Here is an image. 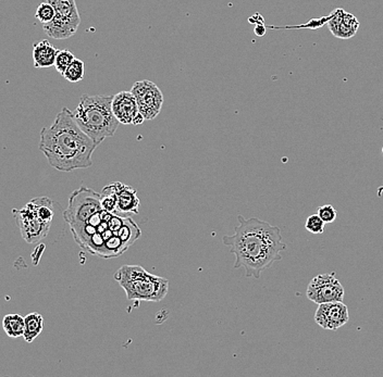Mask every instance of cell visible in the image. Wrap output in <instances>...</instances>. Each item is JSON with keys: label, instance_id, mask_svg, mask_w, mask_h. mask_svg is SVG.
<instances>
[{"label": "cell", "instance_id": "1", "mask_svg": "<svg viewBox=\"0 0 383 377\" xmlns=\"http://www.w3.org/2000/svg\"><path fill=\"white\" fill-rule=\"evenodd\" d=\"M237 219L234 234L223 236L222 243L237 258L234 269L244 267L246 277L260 279L263 271L282 259L281 253L287 249L281 229L256 217L247 220L239 215Z\"/></svg>", "mask_w": 383, "mask_h": 377}, {"label": "cell", "instance_id": "12", "mask_svg": "<svg viewBox=\"0 0 383 377\" xmlns=\"http://www.w3.org/2000/svg\"><path fill=\"white\" fill-rule=\"evenodd\" d=\"M328 27L331 33L339 39H351L356 34L359 27V22L354 15L343 9L335 10L328 21Z\"/></svg>", "mask_w": 383, "mask_h": 377}, {"label": "cell", "instance_id": "5", "mask_svg": "<svg viewBox=\"0 0 383 377\" xmlns=\"http://www.w3.org/2000/svg\"><path fill=\"white\" fill-rule=\"evenodd\" d=\"M22 237L29 244H35L47 236L53 222L54 203L47 197H39L20 210H13Z\"/></svg>", "mask_w": 383, "mask_h": 377}, {"label": "cell", "instance_id": "4", "mask_svg": "<svg viewBox=\"0 0 383 377\" xmlns=\"http://www.w3.org/2000/svg\"><path fill=\"white\" fill-rule=\"evenodd\" d=\"M113 277L125 291L127 300L159 302L169 291L167 279L151 274L139 265H123Z\"/></svg>", "mask_w": 383, "mask_h": 377}, {"label": "cell", "instance_id": "24", "mask_svg": "<svg viewBox=\"0 0 383 377\" xmlns=\"http://www.w3.org/2000/svg\"><path fill=\"white\" fill-rule=\"evenodd\" d=\"M144 122H145V117H143L142 113H137V117H134V120H133V123H132V124L142 125Z\"/></svg>", "mask_w": 383, "mask_h": 377}, {"label": "cell", "instance_id": "13", "mask_svg": "<svg viewBox=\"0 0 383 377\" xmlns=\"http://www.w3.org/2000/svg\"><path fill=\"white\" fill-rule=\"evenodd\" d=\"M137 193V189L123 183H118L117 205L113 215L123 217L137 215L139 210V199Z\"/></svg>", "mask_w": 383, "mask_h": 377}, {"label": "cell", "instance_id": "21", "mask_svg": "<svg viewBox=\"0 0 383 377\" xmlns=\"http://www.w3.org/2000/svg\"><path fill=\"white\" fill-rule=\"evenodd\" d=\"M317 215L321 217V220L326 224L334 222L337 220V217H338V212L335 210L334 207L331 205H323L319 207Z\"/></svg>", "mask_w": 383, "mask_h": 377}, {"label": "cell", "instance_id": "22", "mask_svg": "<svg viewBox=\"0 0 383 377\" xmlns=\"http://www.w3.org/2000/svg\"><path fill=\"white\" fill-rule=\"evenodd\" d=\"M267 27L263 25V24H257L256 27H255L254 33L255 35L259 36V37H261V36L265 35L266 34Z\"/></svg>", "mask_w": 383, "mask_h": 377}, {"label": "cell", "instance_id": "2", "mask_svg": "<svg viewBox=\"0 0 383 377\" xmlns=\"http://www.w3.org/2000/svg\"><path fill=\"white\" fill-rule=\"evenodd\" d=\"M39 147L51 167L61 172H71L92 167V155L99 145L79 127L73 113L65 107L51 127L42 129Z\"/></svg>", "mask_w": 383, "mask_h": 377}, {"label": "cell", "instance_id": "9", "mask_svg": "<svg viewBox=\"0 0 383 377\" xmlns=\"http://www.w3.org/2000/svg\"><path fill=\"white\" fill-rule=\"evenodd\" d=\"M132 94L137 99L139 113L145 120H153L158 117L163 105V91L153 82L149 79L137 82L132 87Z\"/></svg>", "mask_w": 383, "mask_h": 377}, {"label": "cell", "instance_id": "17", "mask_svg": "<svg viewBox=\"0 0 383 377\" xmlns=\"http://www.w3.org/2000/svg\"><path fill=\"white\" fill-rule=\"evenodd\" d=\"M63 77L70 83H79L85 77V63L75 58L71 65L63 72Z\"/></svg>", "mask_w": 383, "mask_h": 377}, {"label": "cell", "instance_id": "14", "mask_svg": "<svg viewBox=\"0 0 383 377\" xmlns=\"http://www.w3.org/2000/svg\"><path fill=\"white\" fill-rule=\"evenodd\" d=\"M58 49L48 41L43 39L33 45V60L35 68H51L55 65Z\"/></svg>", "mask_w": 383, "mask_h": 377}, {"label": "cell", "instance_id": "7", "mask_svg": "<svg viewBox=\"0 0 383 377\" xmlns=\"http://www.w3.org/2000/svg\"><path fill=\"white\" fill-rule=\"evenodd\" d=\"M46 1L53 5L56 12L53 21L43 24L46 35L55 39H67L75 35L81 24V17L75 0Z\"/></svg>", "mask_w": 383, "mask_h": 377}, {"label": "cell", "instance_id": "11", "mask_svg": "<svg viewBox=\"0 0 383 377\" xmlns=\"http://www.w3.org/2000/svg\"><path fill=\"white\" fill-rule=\"evenodd\" d=\"M113 113L121 124H132L139 113L137 99L131 91H123L113 95L111 103Z\"/></svg>", "mask_w": 383, "mask_h": 377}, {"label": "cell", "instance_id": "25", "mask_svg": "<svg viewBox=\"0 0 383 377\" xmlns=\"http://www.w3.org/2000/svg\"><path fill=\"white\" fill-rule=\"evenodd\" d=\"M382 153H383V147H382Z\"/></svg>", "mask_w": 383, "mask_h": 377}, {"label": "cell", "instance_id": "15", "mask_svg": "<svg viewBox=\"0 0 383 377\" xmlns=\"http://www.w3.org/2000/svg\"><path fill=\"white\" fill-rule=\"evenodd\" d=\"M24 340L31 344L34 339L41 335L42 331L44 328V318L43 315L37 312L30 313L24 318Z\"/></svg>", "mask_w": 383, "mask_h": 377}, {"label": "cell", "instance_id": "16", "mask_svg": "<svg viewBox=\"0 0 383 377\" xmlns=\"http://www.w3.org/2000/svg\"><path fill=\"white\" fill-rule=\"evenodd\" d=\"M24 327H25V323H24V318L22 315L13 313V314H7L4 318V331L11 338L23 336Z\"/></svg>", "mask_w": 383, "mask_h": 377}, {"label": "cell", "instance_id": "20", "mask_svg": "<svg viewBox=\"0 0 383 377\" xmlns=\"http://www.w3.org/2000/svg\"><path fill=\"white\" fill-rule=\"evenodd\" d=\"M325 225L326 223L321 220L318 215H313L308 217L305 223V229L311 234H322L325 232Z\"/></svg>", "mask_w": 383, "mask_h": 377}, {"label": "cell", "instance_id": "18", "mask_svg": "<svg viewBox=\"0 0 383 377\" xmlns=\"http://www.w3.org/2000/svg\"><path fill=\"white\" fill-rule=\"evenodd\" d=\"M55 13L53 5L48 3V1H44V3L39 4V7L36 9L35 18L42 24H47L53 21L54 18H55Z\"/></svg>", "mask_w": 383, "mask_h": 377}, {"label": "cell", "instance_id": "19", "mask_svg": "<svg viewBox=\"0 0 383 377\" xmlns=\"http://www.w3.org/2000/svg\"><path fill=\"white\" fill-rule=\"evenodd\" d=\"M75 59V56L71 53L70 51H58L57 56H56L55 65L58 72L60 75H63V72L67 70V68L71 65L72 61Z\"/></svg>", "mask_w": 383, "mask_h": 377}, {"label": "cell", "instance_id": "6", "mask_svg": "<svg viewBox=\"0 0 383 377\" xmlns=\"http://www.w3.org/2000/svg\"><path fill=\"white\" fill-rule=\"evenodd\" d=\"M99 210H101V193L81 186L71 193L69 205L63 212V217L72 232L87 224L89 219Z\"/></svg>", "mask_w": 383, "mask_h": 377}, {"label": "cell", "instance_id": "8", "mask_svg": "<svg viewBox=\"0 0 383 377\" xmlns=\"http://www.w3.org/2000/svg\"><path fill=\"white\" fill-rule=\"evenodd\" d=\"M307 298L317 305L343 301L345 291L334 273L317 275L311 279L306 291Z\"/></svg>", "mask_w": 383, "mask_h": 377}, {"label": "cell", "instance_id": "10", "mask_svg": "<svg viewBox=\"0 0 383 377\" xmlns=\"http://www.w3.org/2000/svg\"><path fill=\"white\" fill-rule=\"evenodd\" d=\"M315 313V322L323 330L337 331L350 321L349 308L343 301L321 303Z\"/></svg>", "mask_w": 383, "mask_h": 377}, {"label": "cell", "instance_id": "23", "mask_svg": "<svg viewBox=\"0 0 383 377\" xmlns=\"http://www.w3.org/2000/svg\"><path fill=\"white\" fill-rule=\"evenodd\" d=\"M249 22L251 24H256V25L257 24H263V18L259 13H256V15L249 18Z\"/></svg>", "mask_w": 383, "mask_h": 377}, {"label": "cell", "instance_id": "3", "mask_svg": "<svg viewBox=\"0 0 383 377\" xmlns=\"http://www.w3.org/2000/svg\"><path fill=\"white\" fill-rule=\"evenodd\" d=\"M113 98V95H82L73 113L79 127L99 146L119 127L111 108Z\"/></svg>", "mask_w": 383, "mask_h": 377}]
</instances>
